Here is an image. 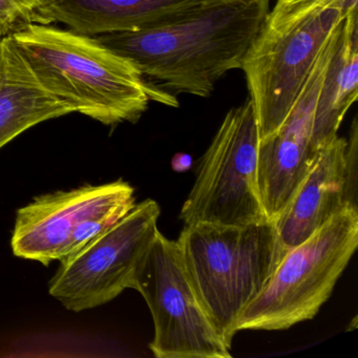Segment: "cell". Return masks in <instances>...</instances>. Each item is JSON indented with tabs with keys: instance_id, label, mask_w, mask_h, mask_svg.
<instances>
[{
	"instance_id": "cell-10",
	"label": "cell",
	"mask_w": 358,
	"mask_h": 358,
	"mask_svg": "<svg viewBox=\"0 0 358 358\" xmlns=\"http://www.w3.org/2000/svg\"><path fill=\"white\" fill-rule=\"evenodd\" d=\"M135 198L133 186L123 180L37 196L16 213L12 251L45 266L59 261L79 224L110 205Z\"/></svg>"
},
{
	"instance_id": "cell-9",
	"label": "cell",
	"mask_w": 358,
	"mask_h": 358,
	"mask_svg": "<svg viewBox=\"0 0 358 358\" xmlns=\"http://www.w3.org/2000/svg\"><path fill=\"white\" fill-rule=\"evenodd\" d=\"M338 29L320 54L286 119L272 135L259 140V192L266 215L273 223L286 208L320 155L315 154L312 148L314 115Z\"/></svg>"
},
{
	"instance_id": "cell-13",
	"label": "cell",
	"mask_w": 358,
	"mask_h": 358,
	"mask_svg": "<svg viewBox=\"0 0 358 358\" xmlns=\"http://www.w3.org/2000/svg\"><path fill=\"white\" fill-rule=\"evenodd\" d=\"M72 113L37 80L12 37L0 39V150L31 127Z\"/></svg>"
},
{
	"instance_id": "cell-5",
	"label": "cell",
	"mask_w": 358,
	"mask_h": 358,
	"mask_svg": "<svg viewBox=\"0 0 358 358\" xmlns=\"http://www.w3.org/2000/svg\"><path fill=\"white\" fill-rule=\"evenodd\" d=\"M358 246L357 207L347 206L287 250L236 330H286L311 320L332 294Z\"/></svg>"
},
{
	"instance_id": "cell-2",
	"label": "cell",
	"mask_w": 358,
	"mask_h": 358,
	"mask_svg": "<svg viewBox=\"0 0 358 358\" xmlns=\"http://www.w3.org/2000/svg\"><path fill=\"white\" fill-rule=\"evenodd\" d=\"M10 36L37 80L73 112L116 125L148 110L152 96L139 71L95 37L39 22Z\"/></svg>"
},
{
	"instance_id": "cell-15",
	"label": "cell",
	"mask_w": 358,
	"mask_h": 358,
	"mask_svg": "<svg viewBox=\"0 0 358 358\" xmlns=\"http://www.w3.org/2000/svg\"><path fill=\"white\" fill-rule=\"evenodd\" d=\"M41 0H0V39L20 27L34 22Z\"/></svg>"
},
{
	"instance_id": "cell-14",
	"label": "cell",
	"mask_w": 358,
	"mask_h": 358,
	"mask_svg": "<svg viewBox=\"0 0 358 358\" xmlns=\"http://www.w3.org/2000/svg\"><path fill=\"white\" fill-rule=\"evenodd\" d=\"M358 96V9L337 31L314 115L312 148L315 154L337 136Z\"/></svg>"
},
{
	"instance_id": "cell-4",
	"label": "cell",
	"mask_w": 358,
	"mask_h": 358,
	"mask_svg": "<svg viewBox=\"0 0 358 358\" xmlns=\"http://www.w3.org/2000/svg\"><path fill=\"white\" fill-rule=\"evenodd\" d=\"M177 243L201 303L231 349L241 313L287 252L273 222L185 225Z\"/></svg>"
},
{
	"instance_id": "cell-7",
	"label": "cell",
	"mask_w": 358,
	"mask_h": 358,
	"mask_svg": "<svg viewBox=\"0 0 358 358\" xmlns=\"http://www.w3.org/2000/svg\"><path fill=\"white\" fill-rule=\"evenodd\" d=\"M145 299L157 358H229L230 348L209 317L188 276L177 241L157 232L134 280Z\"/></svg>"
},
{
	"instance_id": "cell-3",
	"label": "cell",
	"mask_w": 358,
	"mask_h": 358,
	"mask_svg": "<svg viewBox=\"0 0 358 358\" xmlns=\"http://www.w3.org/2000/svg\"><path fill=\"white\" fill-rule=\"evenodd\" d=\"M358 0H276L242 70L259 140L274 133L296 101L320 54Z\"/></svg>"
},
{
	"instance_id": "cell-8",
	"label": "cell",
	"mask_w": 358,
	"mask_h": 358,
	"mask_svg": "<svg viewBox=\"0 0 358 358\" xmlns=\"http://www.w3.org/2000/svg\"><path fill=\"white\" fill-rule=\"evenodd\" d=\"M161 209L152 199L135 207L106 234L68 261L49 284L51 296L81 312L106 305L133 288L136 273L157 232Z\"/></svg>"
},
{
	"instance_id": "cell-6",
	"label": "cell",
	"mask_w": 358,
	"mask_h": 358,
	"mask_svg": "<svg viewBox=\"0 0 358 358\" xmlns=\"http://www.w3.org/2000/svg\"><path fill=\"white\" fill-rule=\"evenodd\" d=\"M259 122L249 99L227 113L201 159L196 181L180 213L185 225L271 222L259 192Z\"/></svg>"
},
{
	"instance_id": "cell-11",
	"label": "cell",
	"mask_w": 358,
	"mask_h": 358,
	"mask_svg": "<svg viewBox=\"0 0 358 358\" xmlns=\"http://www.w3.org/2000/svg\"><path fill=\"white\" fill-rule=\"evenodd\" d=\"M357 124L351 140L336 137L320 150L313 167L274 222L286 250L297 246L345 207L356 205Z\"/></svg>"
},
{
	"instance_id": "cell-1",
	"label": "cell",
	"mask_w": 358,
	"mask_h": 358,
	"mask_svg": "<svg viewBox=\"0 0 358 358\" xmlns=\"http://www.w3.org/2000/svg\"><path fill=\"white\" fill-rule=\"evenodd\" d=\"M270 0H209L142 30L95 37L143 77L152 100L164 92L208 97L229 71L242 70L269 12Z\"/></svg>"
},
{
	"instance_id": "cell-12",
	"label": "cell",
	"mask_w": 358,
	"mask_h": 358,
	"mask_svg": "<svg viewBox=\"0 0 358 358\" xmlns=\"http://www.w3.org/2000/svg\"><path fill=\"white\" fill-rule=\"evenodd\" d=\"M209 0H41L34 22L62 24L97 37L142 30L167 22Z\"/></svg>"
}]
</instances>
